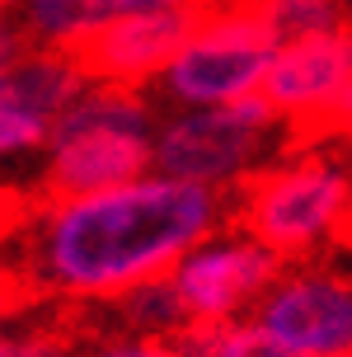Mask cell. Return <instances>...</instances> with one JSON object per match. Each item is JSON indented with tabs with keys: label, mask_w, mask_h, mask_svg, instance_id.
Wrapping results in <instances>:
<instances>
[{
	"label": "cell",
	"mask_w": 352,
	"mask_h": 357,
	"mask_svg": "<svg viewBox=\"0 0 352 357\" xmlns=\"http://www.w3.org/2000/svg\"><path fill=\"white\" fill-rule=\"evenodd\" d=\"M254 320L268 324L300 357L352 353V273L338 264H286Z\"/></svg>",
	"instance_id": "cell-8"
},
{
	"label": "cell",
	"mask_w": 352,
	"mask_h": 357,
	"mask_svg": "<svg viewBox=\"0 0 352 357\" xmlns=\"http://www.w3.org/2000/svg\"><path fill=\"white\" fill-rule=\"evenodd\" d=\"M230 216L286 264H300L324 245H338L352 216V169L319 151L282 155L230 193Z\"/></svg>",
	"instance_id": "cell-3"
},
{
	"label": "cell",
	"mask_w": 352,
	"mask_h": 357,
	"mask_svg": "<svg viewBox=\"0 0 352 357\" xmlns=\"http://www.w3.org/2000/svg\"><path fill=\"white\" fill-rule=\"evenodd\" d=\"M197 15L202 10H155V15L108 19L75 47V56L94 85H127V89L160 85L164 66L174 61L183 38L193 33Z\"/></svg>",
	"instance_id": "cell-10"
},
{
	"label": "cell",
	"mask_w": 352,
	"mask_h": 357,
	"mask_svg": "<svg viewBox=\"0 0 352 357\" xmlns=\"http://www.w3.org/2000/svg\"><path fill=\"white\" fill-rule=\"evenodd\" d=\"M15 10V24L33 47H66L75 52L94 33V15L85 0H5Z\"/></svg>",
	"instance_id": "cell-13"
},
{
	"label": "cell",
	"mask_w": 352,
	"mask_h": 357,
	"mask_svg": "<svg viewBox=\"0 0 352 357\" xmlns=\"http://www.w3.org/2000/svg\"><path fill=\"white\" fill-rule=\"evenodd\" d=\"M263 24L273 29L277 43H300V38H315V33H329L338 24H348V10L338 0H249Z\"/></svg>",
	"instance_id": "cell-15"
},
{
	"label": "cell",
	"mask_w": 352,
	"mask_h": 357,
	"mask_svg": "<svg viewBox=\"0 0 352 357\" xmlns=\"http://www.w3.org/2000/svg\"><path fill=\"white\" fill-rule=\"evenodd\" d=\"M169 348L178 357H300L254 315L221 324H183L178 334H169Z\"/></svg>",
	"instance_id": "cell-11"
},
{
	"label": "cell",
	"mask_w": 352,
	"mask_h": 357,
	"mask_svg": "<svg viewBox=\"0 0 352 357\" xmlns=\"http://www.w3.org/2000/svg\"><path fill=\"white\" fill-rule=\"evenodd\" d=\"M334 250L352 254V216H348V226H343V235H338V245H334Z\"/></svg>",
	"instance_id": "cell-19"
},
{
	"label": "cell",
	"mask_w": 352,
	"mask_h": 357,
	"mask_svg": "<svg viewBox=\"0 0 352 357\" xmlns=\"http://www.w3.org/2000/svg\"><path fill=\"white\" fill-rule=\"evenodd\" d=\"M89 15H94V29L108 24V19H127V15H155V10H207L216 0H85Z\"/></svg>",
	"instance_id": "cell-17"
},
{
	"label": "cell",
	"mask_w": 352,
	"mask_h": 357,
	"mask_svg": "<svg viewBox=\"0 0 352 357\" xmlns=\"http://www.w3.org/2000/svg\"><path fill=\"white\" fill-rule=\"evenodd\" d=\"M300 142H352V80H348V89L338 94V104L329 108Z\"/></svg>",
	"instance_id": "cell-18"
},
{
	"label": "cell",
	"mask_w": 352,
	"mask_h": 357,
	"mask_svg": "<svg viewBox=\"0 0 352 357\" xmlns=\"http://www.w3.org/2000/svg\"><path fill=\"white\" fill-rule=\"evenodd\" d=\"M343 357H352V353H343Z\"/></svg>",
	"instance_id": "cell-21"
},
{
	"label": "cell",
	"mask_w": 352,
	"mask_h": 357,
	"mask_svg": "<svg viewBox=\"0 0 352 357\" xmlns=\"http://www.w3.org/2000/svg\"><path fill=\"white\" fill-rule=\"evenodd\" d=\"M75 357H178L169 339H141V334H123V329H94Z\"/></svg>",
	"instance_id": "cell-16"
},
{
	"label": "cell",
	"mask_w": 352,
	"mask_h": 357,
	"mask_svg": "<svg viewBox=\"0 0 352 357\" xmlns=\"http://www.w3.org/2000/svg\"><path fill=\"white\" fill-rule=\"evenodd\" d=\"M277 137H291L263 94L216 108H169L155 132V174L235 193L263 165L282 160Z\"/></svg>",
	"instance_id": "cell-4"
},
{
	"label": "cell",
	"mask_w": 352,
	"mask_h": 357,
	"mask_svg": "<svg viewBox=\"0 0 352 357\" xmlns=\"http://www.w3.org/2000/svg\"><path fill=\"white\" fill-rule=\"evenodd\" d=\"M160 118L146 89L89 85L56 123L29 197H85L155 174Z\"/></svg>",
	"instance_id": "cell-2"
},
{
	"label": "cell",
	"mask_w": 352,
	"mask_h": 357,
	"mask_svg": "<svg viewBox=\"0 0 352 357\" xmlns=\"http://www.w3.org/2000/svg\"><path fill=\"white\" fill-rule=\"evenodd\" d=\"M80 320H56L52 310L43 315H24V320H10L5 339H0V357H75L80 353Z\"/></svg>",
	"instance_id": "cell-14"
},
{
	"label": "cell",
	"mask_w": 352,
	"mask_h": 357,
	"mask_svg": "<svg viewBox=\"0 0 352 357\" xmlns=\"http://www.w3.org/2000/svg\"><path fill=\"white\" fill-rule=\"evenodd\" d=\"M352 80V19L329 33L282 43L263 80V99L282 113L291 137H305L310 127L338 104V94Z\"/></svg>",
	"instance_id": "cell-9"
},
{
	"label": "cell",
	"mask_w": 352,
	"mask_h": 357,
	"mask_svg": "<svg viewBox=\"0 0 352 357\" xmlns=\"http://www.w3.org/2000/svg\"><path fill=\"white\" fill-rule=\"evenodd\" d=\"M277 38L249 0H216L197 15L193 33L160 75V94L174 108H216L263 94Z\"/></svg>",
	"instance_id": "cell-5"
},
{
	"label": "cell",
	"mask_w": 352,
	"mask_h": 357,
	"mask_svg": "<svg viewBox=\"0 0 352 357\" xmlns=\"http://www.w3.org/2000/svg\"><path fill=\"white\" fill-rule=\"evenodd\" d=\"M338 5H343V10H348V15H352V0H338Z\"/></svg>",
	"instance_id": "cell-20"
},
{
	"label": "cell",
	"mask_w": 352,
	"mask_h": 357,
	"mask_svg": "<svg viewBox=\"0 0 352 357\" xmlns=\"http://www.w3.org/2000/svg\"><path fill=\"white\" fill-rule=\"evenodd\" d=\"M282 273H286V259L277 250H268L263 240H254L240 226H221L193 254H183L169 282L178 291L188 324H221L254 315Z\"/></svg>",
	"instance_id": "cell-6"
},
{
	"label": "cell",
	"mask_w": 352,
	"mask_h": 357,
	"mask_svg": "<svg viewBox=\"0 0 352 357\" xmlns=\"http://www.w3.org/2000/svg\"><path fill=\"white\" fill-rule=\"evenodd\" d=\"M99 310H104V329H123V334H141V339H169V334H178L188 324L169 278L132 287L127 296L99 305Z\"/></svg>",
	"instance_id": "cell-12"
},
{
	"label": "cell",
	"mask_w": 352,
	"mask_h": 357,
	"mask_svg": "<svg viewBox=\"0 0 352 357\" xmlns=\"http://www.w3.org/2000/svg\"><path fill=\"white\" fill-rule=\"evenodd\" d=\"M226 216L230 193L164 174L85 197H24L10 221V291L43 305H108L169 278Z\"/></svg>",
	"instance_id": "cell-1"
},
{
	"label": "cell",
	"mask_w": 352,
	"mask_h": 357,
	"mask_svg": "<svg viewBox=\"0 0 352 357\" xmlns=\"http://www.w3.org/2000/svg\"><path fill=\"white\" fill-rule=\"evenodd\" d=\"M94 85L80 56L66 47H29L0 61V151L5 160L47 155L56 123Z\"/></svg>",
	"instance_id": "cell-7"
}]
</instances>
